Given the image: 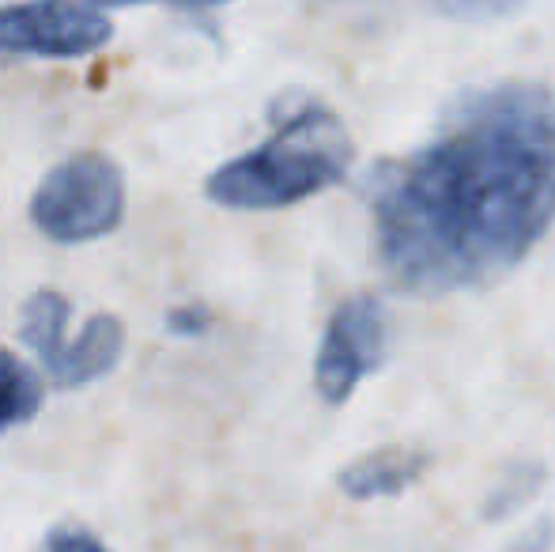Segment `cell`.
Masks as SVG:
<instances>
[{
    "label": "cell",
    "instance_id": "4",
    "mask_svg": "<svg viewBox=\"0 0 555 552\" xmlns=\"http://www.w3.org/2000/svg\"><path fill=\"white\" fill-rule=\"evenodd\" d=\"M114 38L95 0H23L0 8V53L15 57H88Z\"/></svg>",
    "mask_w": 555,
    "mask_h": 552
},
{
    "label": "cell",
    "instance_id": "9",
    "mask_svg": "<svg viewBox=\"0 0 555 552\" xmlns=\"http://www.w3.org/2000/svg\"><path fill=\"white\" fill-rule=\"evenodd\" d=\"M42 409V383L38 375L12 352L0 345V435L20 424H30Z\"/></svg>",
    "mask_w": 555,
    "mask_h": 552
},
{
    "label": "cell",
    "instance_id": "6",
    "mask_svg": "<svg viewBox=\"0 0 555 552\" xmlns=\"http://www.w3.org/2000/svg\"><path fill=\"white\" fill-rule=\"evenodd\" d=\"M121 352H125L121 318L95 314V318H88V325H83L80 337L68 341L65 356H61V363L50 371V378L57 386H65V390L99 383V378H106L117 363H121Z\"/></svg>",
    "mask_w": 555,
    "mask_h": 552
},
{
    "label": "cell",
    "instance_id": "5",
    "mask_svg": "<svg viewBox=\"0 0 555 552\" xmlns=\"http://www.w3.org/2000/svg\"><path fill=\"white\" fill-rule=\"evenodd\" d=\"M386 360V307L371 295L344 299L325 325L314 363V386L330 406L351 398L359 383Z\"/></svg>",
    "mask_w": 555,
    "mask_h": 552
},
{
    "label": "cell",
    "instance_id": "10",
    "mask_svg": "<svg viewBox=\"0 0 555 552\" xmlns=\"http://www.w3.org/2000/svg\"><path fill=\"white\" fill-rule=\"evenodd\" d=\"M38 552H111V549H106L91 530H80V526H61V530H53L50 538L42 541V549Z\"/></svg>",
    "mask_w": 555,
    "mask_h": 552
},
{
    "label": "cell",
    "instance_id": "12",
    "mask_svg": "<svg viewBox=\"0 0 555 552\" xmlns=\"http://www.w3.org/2000/svg\"><path fill=\"white\" fill-rule=\"evenodd\" d=\"M453 15L461 20H495V15H506L518 8V0H446Z\"/></svg>",
    "mask_w": 555,
    "mask_h": 552
},
{
    "label": "cell",
    "instance_id": "13",
    "mask_svg": "<svg viewBox=\"0 0 555 552\" xmlns=\"http://www.w3.org/2000/svg\"><path fill=\"white\" fill-rule=\"evenodd\" d=\"M185 8H216V4H227V0H178Z\"/></svg>",
    "mask_w": 555,
    "mask_h": 552
},
{
    "label": "cell",
    "instance_id": "11",
    "mask_svg": "<svg viewBox=\"0 0 555 552\" xmlns=\"http://www.w3.org/2000/svg\"><path fill=\"white\" fill-rule=\"evenodd\" d=\"M163 322H167V330L178 333V337H201V333L212 325V314H208L205 307H197V303H193V307L167 310V318H163Z\"/></svg>",
    "mask_w": 555,
    "mask_h": 552
},
{
    "label": "cell",
    "instance_id": "3",
    "mask_svg": "<svg viewBox=\"0 0 555 552\" xmlns=\"http://www.w3.org/2000/svg\"><path fill=\"white\" fill-rule=\"evenodd\" d=\"M125 216V178L114 159L99 152L68 155L42 178L30 197V220L53 243L103 239Z\"/></svg>",
    "mask_w": 555,
    "mask_h": 552
},
{
    "label": "cell",
    "instance_id": "2",
    "mask_svg": "<svg viewBox=\"0 0 555 552\" xmlns=\"http://www.w3.org/2000/svg\"><path fill=\"white\" fill-rule=\"evenodd\" d=\"M351 167V140L325 103L287 95L276 106L269 140L208 178V197L223 208H287L344 182Z\"/></svg>",
    "mask_w": 555,
    "mask_h": 552
},
{
    "label": "cell",
    "instance_id": "8",
    "mask_svg": "<svg viewBox=\"0 0 555 552\" xmlns=\"http://www.w3.org/2000/svg\"><path fill=\"white\" fill-rule=\"evenodd\" d=\"M68 314H73L68 299L61 292H50V287H46V292H35L27 307H23L20 337H23V345L46 363V371L57 368L61 356H65V348H68V337H65Z\"/></svg>",
    "mask_w": 555,
    "mask_h": 552
},
{
    "label": "cell",
    "instance_id": "1",
    "mask_svg": "<svg viewBox=\"0 0 555 552\" xmlns=\"http://www.w3.org/2000/svg\"><path fill=\"white\" fill-rule=\"evenodd\" d=\"M366 205L397 287L495 284L555 220V95L541 84L468 91L431 140L371 170Z\"/></svg>",
    "mask_w": 555,
    "mask_h": 552
},
{
    "label": "cell",
    "instance_id": "7",
    "mask_svg": "<svg viewBox=\"0 0 555 552\" xmlns=\"http://www.w3.org/2000/svg\"><path fill=\"white\" fill-rule=\"evenodd\" d=\"M427 470V454L404 447H386L374 454L351 462L340 473V488L351 500H378V496H397L412 488Z\"/></svg>",
    "mask_w": 555,
    "mask_h": 552
},
{
    "label": "cell",
    "instance_id": "14",
    "mask_svg": "<svg viewBox=\"0 0 555 552\" xmlns=\"http://www.w3.org/2000/svg\"><path fill=\"white\" fill-rule=\"evenodd\" d=\"M106 4H140V0H106Z\"/></svg>",
    "mask_w": 555,
    "mask_h": 552
}]
</instances>
